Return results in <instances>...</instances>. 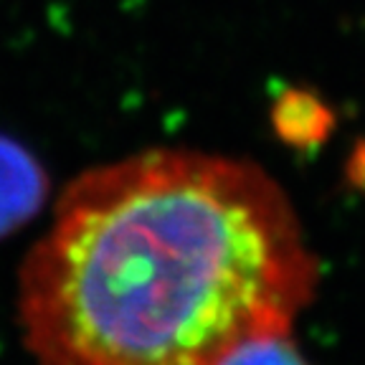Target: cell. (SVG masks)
I'll return each instance as SVG.
<instances>
[{
  "instance_id": "6da1fadb",
  "label": "cell",
  "mask_w": 365,
  "mask_h": 365,
  "mask_svg": "<svg viewBox=\"0 0 365 365\" xmlns=\"http://www.w3.org/2000/svg\"><path fill=\"white\" fill-rule=\"evenodd\" d=\"M317 264L254 163L150 150L76 178L21 269L38 365H218L284 335Z\"/></svg>"
},
{
  "instance_id": "7a4b0ae2",
  "label": "cell",
  "mask_w": 365,
  "mask_h": 365,
  "mask_svg": "<svg viewBox=\"0 0 365 365\" xmlns=\"http://www.w3.org/2000/svg\"><path fill=\"white\" fill-rule=\"evenodd\" d=\"M46 175L36 158L0 135V236L36 216L46 200Z\"/></svg>"
},
{
  "instance_id": "3957f363",
  "label": "cell",
  "mask_w": 365,
  "mask_h": 365,
  "mask_svg": "<svg viewBox=\"0 0 365 365\" xmlns=\"http://www.w3.org/2000/svg\"><path fill=\"white\" fill-rule=\"evenodd\" d=\"M218 365H307V360L297 350L289 332H284V335H269L244 342Z\"/></svg>"
},
{
  "instance_id": "277c9868",
  "label": "cell",
  "mask_w": 365,
  "mask_h": 365,
  "mask_svg": "<svg viewBox=\"0 0 365 365\" xmlns=\"http://www.w3.org/2000/svg\"><path fill=\"white\" fill-rule=\"evenodd\" d=\"M282 102H284L282 104V114L277 117L282 127V135L307 143V140L319 137L325 132L327 114L314 99L304 97V94H297V97H287Z\"/></svg>"
}]
</instances>
